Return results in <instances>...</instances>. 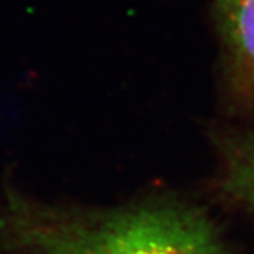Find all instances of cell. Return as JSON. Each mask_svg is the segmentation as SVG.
<instances>
[{
    "instance_id": "cell-1",
    "label": "cell",
    "mask_w": 254,
    "mask_h": 254,
    "mask_svg": "<svg viewBox=\"0 0 254 254\" xmlns=\"http://www.w3.org/2000/svg\"><path fill=\"white\" fill-rule=\"evenodd\" d=\"M0 254H227L219 227L196 205L148 199L115 208L50 203L7 182Z\"/></svg>"
},
{
    "instance_id": "cell-2",
    "label": "cell",
    "mask_w": 254,
    "mask_h": 254,
    "mask_svg": "<svg viewBox=\"0 0 254 254\" xmlns=\"http://www.w3.org/2000/svg\"><path fill=\"white\" fill-rule=\"evenodd\" d=\"M226 53L230 92L240 102H254V0H213Z\"/></svg>"
},
{
    "instance_id": "cell-3",
    "label": "cell",
    "mask_w": 254,
    "mask_h": 254,
    "mask_svg": "<svg viewBox=\"0 0 254 254\" xmlns=\"http://www.w3.org/2000/svg\"><path fill=\"white\" fill-rule=\"evenodd\" d=\"M220 153L223 195L254 213V130L226 137Z\"/></svg>"
}]
</instances>
